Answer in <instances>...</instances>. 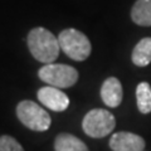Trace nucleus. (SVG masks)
Returning a JSON list of instances; mask_svg holds the SVG:
<instances>
[{
    "instance_id": "1",
    "label": "nucleus",
    "mask_w": 151,
    "mask_h": 151,
    "mask_svg": "<svg viewBox=\"0 0 151 151\" xmlns=\"http://www.w3.org/2000/svg\"><path fill=\"white\" fill-rule=\"evenodd\" d=\"M28 48L32 55L42 63H53L58 58L60 45L58 38L45 28H33L27 38Z\"/></svg>"
},
{
    "instance_id": "2",
    "label": "nucleus",
    "mask_w": 151,
    "mask_h": 151,
    "mask_svg": "<svg viewBox=\"0 0 151 151\" xmlns=\"http://www.w3.org/2000/svg\"><path fill=\"white\" fill-rule=\"evenodd\" d=\"M58 42L60 50H63L64 54L70 59L77 60V62L86 60L92 52L91 42L86 34L73 28L60 32L58 35Z\"/></svg>"
},
{
    "instance_id": "5",
    "label": "nucleus",
    "mask_w": 151,
    "mask_h": 151,
    "mask_svg": "<svg viewBox=\"0 0 151 151\" xmlns=\"http://www.w3.org/2000/svg\"><path fill=\"white\" fill-rule=\"evenodd\" d=\"M116 119L110 111L103 108H94L86 113L82 121V129L93 139L105 137L115 130Z\"/></svg>"
},
{
    "instance_id": "10",
    "label": "nucleus",
    "mask_w": 151,
    "mask_h": 151,
    "mask_svg": "<svg viewBox=\"0 0 151 151\" xmlns=\"http://www.w3.org/2000/svg\"><path fill=\"white\" fill-rule=\"evenodd\" d=\"M131 59L137 67H146L151 63V37L144 38L135 45Z\"/></svg>"
},
{
    "instance_id": "3",
    "label": "nucleus",
    "mask_w": 151,
    "mask_h": 151,
    "mask_svg": "<svg viewBox=\"0 0 151 151\" xmlns=\"http://www.w3.org/2000/svg\"><path fill=\"white\" fill-rule=\"evenodd\" d=\"M17 116L25 127L38 132L47 131L52 124L49 113L38 103L29 100H24L18 103Z\"/></svg>"
},
{
    "instance_id": "12",
    "label": "nucleus",
    "mask_w": 151,
    "mask_h": 151,
    "mask_svg": "<svg viewBox=\"0 0 151 151\" xmlns=\"http://www.w3.org/2000/svg\"><path fill=\"white\" fill-rule=\"evenodd\" d=\"M136 101L137 108L141 113L151 112V86L147 82H141L136 87Z\"/></svg>"
},
{
    "instance_id": "8",
    "label": "nucleus",
    "mask_w": 151,
    "mask_h": 151,
    "mask_svg": "<svg viewBox=\"0 0 151 151\" xmlns=\"http://www.w3.org/2000/svg\"><path fill=\"white\" fill-rule=\"evenodd\" d=\"M124 97V89H122L121 82L116 77L107 78L102 83L101 87V98L103 103L108 107H119Z\"/></svg>"
},
{
    "instance_id": "4",
    "label": "nucleus",
    "mask_w": 151,
    "mask_h": 151,
    "mask_svg": "<svg viewBox=\"0 0 151 151\" xmlns=\"http://www.w3.org/2000/svg\"><path fill=\"white\" fill-rule=\"evenodd\" d=\"M40 81L57 88H69L78 81V70L68 64L48 63L38 70Z\"/></svg>"
},
{
    "instance_id": "11",
    "label": "nucleus",
    "mask_w": 151,
    "mask_h": 151,
    "mask_svg": "<svg viewBox=\"0 0 151 151\" xmlns=\"http://www.w3.org/2000/svg\"><path fill=\"white\" fill-rule=\"evenodd\" d=\"M55 151H88L87 145L70 134H59L54 140Z\"/></svg>"
},
{
    "instance_id": "13",
    "label": "nucleus",
    "mask_w": 151,
    "mask_h": 151,
    "mask_svg": "<svg viewBox=\"0 0 151 151\" xmlns=\"http://www.w3.org/2000/svg\"><path fill=\"white\" fill-rule=\"evenodd\" d=\"M0 151H24L23 146L9 135L0 136Z\"/></svg>"
},
{
    "instance_id": "7",
    "label": "nucleus",
    "mask_w": 151,
    "mask_h": 151,
    "mask_svg": "<svg viewBox=\"0 0 151 151\" xmlns=\"http://www.w3.org/2000/svg\"><path fill=\"white\" fill-rule=\"evenodd\" d=\"M112 151H144L145 140L132 132H116L110 139Z\"/></svg>"
},
{
    "instance_id": "6",
    "label": "nucleus",
    "mask_w": 151,
    "mask_h": 151,
    "mask_svg": "<svg viewBox=\"0 0 151 151\" xmlns=\"http://www.w3.org/2000/svg\"><path fill=\"white\" fill-rule=\"evenodd\" d=\"M37 97L40 101L42 105H44L47 108L55 112L65 111L69 106V98L67 94L62 91H59V88L53 86L39 88Z\"/></svg>"
},
{
    "instance_id": "9",
    "label": "nucleus",
    "mask_w": 151,
    "mask_h": 151,
    "mask_svg": "<svg viewBox=\"0 0 151 151\" xmlns=\"http://www.w3.org/2000/svg\"><path fill=\"white\" fill-rule=\"evenodd\" d=\"M131 19L137 25L151 27V0H136L131 9Z\"/></svg>"
}]
</instances>
